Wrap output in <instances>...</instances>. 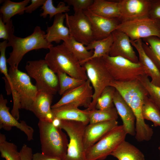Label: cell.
Masks as SVG:
<instances>
[{"instance_id": "4", "label": "cell", "mask_w": 160, "mask_h": 160, "mask_svg": "<svg viewBox=\"0 0 160 160\" xmlns=\"http://www.w3.org/2000/svg\"><path fill=\"white\" fill-rule=\"evenodd\" d=\"M8 73L13 104L20 103L21 109L29 110L39 92L36 87L28 74L18 68L10 67Z\"/></svg>"}, {"instance_id": "44", "label": "cell", "mask_w": 160, "mask_h": 160, "mask_svg": "<svg viewBox=\"0 0 160 160\" xmlns=\"http://www.w3.org/2000/svg\"><path fill=\"white\" fill-rule=\"evenodd\" d=\"M157 68L160 72V62H159V64L157 66Z\"/></svg>"}, {"instance_id": "39", "label": "cell", "mask_w": 160, "mask_h": 160, "mask_svg": "<svg viewBox=\"0 0 160 160\" xmlns=\"http://www.w3.org/2000/svg\"><path fill=\"white\" fill-rule=\"evenodd\" d=\"M148 17L160 21V0H151Z\"/></svg>"}, {"instance_id": "32", "label": "cell", "mask_w": 160, "mask_h": 160, "mask_svg": "<svg viewBox=\"0 0 160 160\" xmlns=\"http://www.w3.org/2000/svg\"><path fill=\"white\" fill-rule=\"evenodd\" d=\"M41 9L43 11L40 14V16L45 18L49 15L50 19L57 14L69 12L70 10L69 6L66 5L64 2H60L56 7H55L52 0H46L41 7Z\"/></svg>"}, {"instance_id": "26", "label": "cell", "mask_w": 160, "mask_h": 160, "mask_svg": "<svg viewBox=\"0 0 160 160\" xmlns=\"http://www.w3.org/2000/svg\"><path fill=\"white\" fill-rule=\"evenodd\" d=\"M63 43L79 61L81 65L89 59L93 54V50H87L84 45L71 36L66 42H63Z\"/></svg>"}, {"instance_id": "40", "label": "cell", "mask_w": 160, "mask_h": 160, "mask_svg": "<svg viewBox=\"0 0 160 160\" xmlns=\"http://www.w3.org/2000/svg\"><path fill=\"white\" fill-rule=\"evenodd\" d=\"M22 160H32L33 154L32 148L24 144L19 151Z\"/></svg>"}, {"instance_id": "10", "label": "cell", "mask_w": 160, "mask_h": 160, "mask_svg": "<svg viewBox=\"0 0 160 160\" xmlns=\"http://www.w3.org/2000/svg\"><path fill=\"white\" fill-rule=\"evenodd\" d=\"M135 40L155 36L160 38V21L148 17L121 22L116 29Z\"/></svg>"}, {"instance_id": "36", "label": "cell", "mask_w": 160, "mask_h": 160, "mask_svg": "<svg viewBox=\"0 0 160 160\" xmlns=\"http://www.w3.org/2000/svg\"><path fill=\"white\" fill-rule=\"evenodd\" d=\"M14 26L12 20L4 23L2 20L1 15L0 17V39L8 41L13 35Z\"/></svg>"}, {"instance_id": "27", "label": "cell", "mask_w": 160, "mask_h": 160, "mask_svg": "<svg viewBox=\"0 0 160 160\" xmlns=\"http://www.w3.org/2000/svg\"><path fill=\"white\" fill-rule=\"evenodd\" d=\"M113 42V37L111 33L106 38L99 40H95L90 43L86 46V47L88 50L93 49L94 50L92 56L87 61L95 58L103 57L109 55Z\"/></svg>"}, {"instance_id": "1", "label": "cell", "mask_w": 160, "mask_h": 160, "mask_svg": "<svg viewBox=\"0 0 160 160\" xmlns=\"http://www.w3.org/2000/svg\"><path fill=\"white\" fill-rule=\"evenodd\" d=\"M49 49L44 60L56 74L63 72L76 79L85 81L88 79L85 68L63 43Z\"/></svg>"}, {"instance_id": "43", "label": "cell", "mask_w": 160, "mask_h": 160, "mask_svg": "<svg viewBox=\"0 0 160 160\" xmlns=\"http://www.w3.org/2000/svg\"><path fill=\"white\" fill-rule=\"evenodd\" d=\"M52 123L56 127L60 128L61 124V119L56 118H53Z\"/></svg>"}, {"instance_id": "45", "label": "cell", "mask_w": 160, "mask_h": 160, "mask_svg": "<svg viewBox=\"0 0 160 160\" xmlns=\"http://www.w3.org/2000/svg\"><path fill=\"white\" fill-rule=\"evenodd\" d=\"M158 148H159V150L160 151V145L159 146Z\"/></svg>"}, {"instance_id": "41", "label": "cell", "mask_w": 160, "mask_h": 160, "mask_svg": "<svg viewBox=\"0 0 160 160\" xmlns=\"http://www.w3.org/2000/svg\"><path fill=\"white\" fill-rule=\"evenodd\" d=\"M31 1L30 4L26 7L25 11L26 13H31L39 7L42 6L46 0H31Z\"/></svg>"}, {"instance_id": "33", "label": "cell", "mask_w": 160, "mask_h": 160, "mask_svg": "<svg viewBox=\"0 0 160 160\" xmlns=\"http://www.w3.org/2000/svg\"><path fill=\"white\" fill-rule=\"evenodd\" d=\"M116 90L112 86L106 87L97 99L95 108L103 110L113 107V98Z\"/></svg>"}, {"instance_id": "34", "label": "cell", "mask_w": 160, "mask_h": 160, "mask_svg": "<svg viewBox=\"0 0 160 160\" xmlns=\"http://www.w3.org/2000/svg\"><path fill=\"white\" fill-rule=\"evenodd\" d=\"M146 74L140 77L138 80L147 91L149 98L160 110V87L153 84Z\"/></svg>"}, {"instance_id": "11", "label": "cell", "mask_w": 160, "mask_h": 160, "mask_svg": "<svg viewBox=\"0 0 160 160\" xmlns=\"http://www.w3.org/2000/svg\"><path fill=\"white\" fill-rule=\"evenodd\" d=\"M65 15L66 24L71 36L86 46L95 40L90 22L83 12Z\"/></svg>"}, {"instance_id": "16", "label": "cell", "mask_w": 160, "mask_h": 160, "mask_svg": "<svg viewBox=\"0 0 160 160\" xmlns=\"http://www.w3.org/2000/svg\"><path fill=\"white\" fill-rule=\"evenodd\" d=\"M7 100L4 99L1 94L0 95V129L10 131L12 127H15L25 134L28 141L33 140L34 131L33 128L28 125L23 120L19 122L10 113L9 108L7 106Z\"/></svg>"}, {"instance_id": "35", "label": "cell", "mask_w": 160, "mask_h": 160, "mask_svg": "<svg viewBox=\"0 0 160 160\" xmlns=\"http://www.w3.org/2000/svg\"><path fill=\"white\" fill-rule=\"evenodd\" d=\"M8 41L4 40L0 43V71L4 75L3 78L4 79L5 86L8 87L10 86L9 76L7 66V60L5 55L6 48L7 47Z\"/></svg>"}, {"instance_id": "23", "label": "cell", "mask_w": 160, "mask_h": 160, "mask_svg": "<svg viewBox=\"0 0 160 160\" xmlns=\"http://www.w3.org/2000/svg\"><path fill=\"white\" fill-rule=\"evenodd\" d=\"M88 9L95 14L108 18L119 19L120 15L119 1L94 0Z\"/></svg>"}, {"instance_id": "17", "label": "cell", "mask_w": 160, "mask_h": 160, "mask_svg": "<svg viewBox=\"0 0 160 160\" xmlns=\"http://www.w3.org/2000/svg\"><path fill=\"white\" fill-rule=\"evenodd\" d=\"M116 120L89 124L86 126L84 140L85 150L99 141L105 134L118 125Z\"/></svg>"}, {"instance_id": "20", "label": "cell", "mask_w": 160, "mask_h": 160, "mask_svg": "<svg viewBox=\"0 0 160 160\" xmlns=\"http://www.w3.org/2000/svg\"><path fill=\"white\" fill-rule=\"evenodd\" d=\"M53 95L39 91L29 111L42 121L52 122L53 116L51 104Z\"/></svg>"}, {"instance_id": "25", "label": "cell", "mask_w": 160, "mask_h": 160, "mask_svg": "<svg viewBox=\"0 0 160 160\" xmlns=\"http://www.w3.org/2000/svg\"><path fill=\"white\" fill-rule=\"evenodd\" d=\"M30 1L24 0L19 2H14L9 0L4 1L0 9L3 22L5 23L9 21L15 15L23 14Z\"/></svg>"}, {"instance_id": "12", "label": "cell", "mask_w": 160, "mask_h": 160, "mask_svg": "<svg viewBox=\"0 0 160 160\" xmlns=\"http://www.w3.org/2000/svg\"><path fill=\"white\" fill-rule=\"evenodd\" d=\"M93 94V87L88 79L82 84L66 91L58 101L51 106V108L69 103H76L88 108L92 103Z\"/></svg>"}, {"instance_id": "6", "label": "cell", "mask_w": 160, "mask_h": 160, "mask_svg": "<svg viewBox=\"0 0 160 160\" xmlns=\"http://www.w3.org/2000/svg\"><path fill=\"white\" fill-rule=\"evenodd\" d=\"M25 69L27 74L34 79L39 91L55 95L59 90L57 76L45 60L27 62Z\"/></svg>"}, {"instance_id": "15", "label": "cell", "mask_w": 160, "mask_h": 160, "mask_svg": "<svg viewBox=\"0 0 160 160\" xmlns=\"http://www.w3.org/2000/svg\"><path fill=\"white\" fill-rule=\"evenodd\" d=\"M112 34L113 42L109 55L112 57H121L134 63L139 62V59L128 36L124 33L117 30L113 31Z\"/></svg>"}, {"instance_id": "19", "label": "cell", "mask_w": 160, "mask_h": 160, "mask_svg": "<svg viewBox=\"0 0 160 160\" xmlns=\"http://www.w3.org/2000/svg\"><path fill=\"white\" fill-rule=\"evenodd\" d=\"M114 105L118 115L121 117L127 134L134 136L136 135L135 117L130 106L120 93L116 90L113 98Z\"/></svg>"}, {"instance_id": "2", "label": "cell", "mask_w": 160, "mask_h": 160, "mask_svg": "<svg viewBox=\"0 0 160 160\" xmlns=\"http://www.w3.org/2000/svg\"><path fill=\"white\" fill-rule=\"evenodd\" d=\"M45 32L39 26H36L33 33L25 37L21 38L14 34L8 41L7 46L11 47L12 50L9 53L7 62L12 68H18L24 55L33 50L49 49L53 45L45 37Z\"/></svg>"}, {"instance_id": "9", "label": "cell", "mask_w": 160, "mask_h": 160, "mask_svg": "<svg viewBox=\"0 0 160 160\" xmlns=\"http://www.w3.org/2000/svg\"><path fill=\"white\" fill-rule=\"evenodd\" d=\"M86 126L80 121L61 120L60 128L66 132L69 138L63 160H86L84 140Z\"/></svg>"}, {"instance_id": "21", "label": "cell", "mask_w": 160, "mask_h": 160, "mask_svg": "<svg viewBox=\"0 0 160 160\" xmlns=\"http://www.w3.org/2000/svg\"><path fill=\"white\" fill-rule=\"evenodd\" d=\"M130 42L138 52L139 62L143 66L145 74L151 77V82L153 84L160 87V72L145 52L142 46V39L135 40L130 39Z\"/></svg>"}, {"instance_id": "14", "label": "cell", "mask_w": 160, "mask_h": 160, "mask_svg": "<svg viewBox=\"0 0 160 160\" xmlns=\"http://www.w3.org/2000/svg\"><path fill=\"white\" fill-rule=\"evenodd\" d=\"M89 20L93 29L95 40L108 37L116 30L121 22L118 18H108L95 14L88 9L83 11Z\"/></svg>"}, {"instance_id": "30", "label": "cell", "mask_w": 160, "mask_h": 160, "mask_svg": "<svg viewBox=\"0 0 160 160\" xmlns=\"http://www.w3.org/2000/svg\"><path fill=\"white\" fill-rule=\"evenodd\" d=\"M0 152L1 157L6 160H22L17 146L7 141L5 135L0 133Z\"/></svg>"}, {"instance_id": "18", "label": "cell", "mask_w": 160, "mask_h": 160, "mask_svg": "<svg viewBox=\"0 0 160 160\" xmlns=\"http://www.w3.org/2000/svg\"><path fill=\"white\" fill-rule=\"evenodd\" d=\"M77 104L69 103L52 109L53 118L80 121L87 125L89 123V111L81 110Z\"/></svg>"}, {"instance_id": "8", "label": "cell", "mask_w": 160, "mask_h": 160, "mask_svg": "<svg viewBox=\"0 0 160 160\" xmlns=\"http://www.w3.org/2000/svg\"><path fill=\"white\" fill-rule=\"evenodd\" d=\"M127 134L123 125L116 126L86 150V160L105 159L125 140Z\"/></svg>"}, {"instance_id": "38", "label": "cell", "mask_w": 160, "mask_h": 160, "mask_svg": "<svg viewBox=\"0 0 160 160\" xmlns=\"http://www.w3.org/2000/svg\"><path fill=\"white\" fill-rule=\"evenodd\" d=\"M143 40L150 47L160 61V38L152 36L143 39Z\"/></svg>"}, {"instance_id": "28", "label": "cell", "mask_w": 160, "mask_h": 160, "mask_svg": "<svg viewBox=\"0 0 160 160\" xmlns=\"http://www.w3.org/2000/svg\"><path fill=\"white\" fill-rule=\"evenodd\" d=\"M148 96L145 97L142 106L143 118L152 121L155 127H160V110Z\"/></svg>"}, {"instance_id": "7", "label": "cell", "mask_w": 160, "mask_h": 160, "mask_svg": "<svg viewBox=\"0 0 160 160\" xmlns=\"http://www.w3.org/2000/svg\"><path fill=\"white\" fill-rule=\"evenodd\" d=\"M105 66L114 81L127 82L138 79L145 74L144 68L139 62H132L121 57L109 55L103 57Z\"/></svg>"}, {"instance_id": "31", "label": "cell", "mask_w": 160, "mask_h": 160, "mask_svg": "<svg viewBox=\"0 0 160 160\" xmlns=\"http://www.w3.org/2000/svg\"><path fill=\"white\" fill-rule=\"evenodd\" d=\"M59 83V94L63 95L66 91L83 84L86 81L72 77L66 73L57 74Z\"/></svg>"}, {"instance_id": "24", "label": "cell", "mask_w": 160, "mask_h": 160, "mask_svg": "<svg viewBox=\"0 0 160 160\" xmlns=\"http://www.w3.org/2000/svg\"><path fill=\"white\" fill-rule=\"evenodd\" d=\"M110 155L118 160H145L143 153L138 148L125 140Z\"/></svg>"}, {"instance_id": "37", "label": "cell", "mask_w": 160, "mask_h": 160, "mask_svg": "<svg viewBox=\"0 0 160 160\" xmlns=\"http://www.w3.org/2000/svg\"><path fill=\"white\" fill-rule=\"evenodd\" d=\"M93 0H65L68 6L73 7L74 13L82 12L88 9L94 2Z\"/></svg>"}, {"instance_id": "42", "label": "cell", "mask_w": 160, "mask_h": 160, "mask_svg": "<svg viewBox=\"0 0 160 160\" xmlns=\"http://www.w3.org/2000/svg\"><path fill=\"white\" fill-rule=\"evenodd\" d=\"M32 160H62L58 159L48 156L40 153L33 154Z\"/></svg>"}, {"instance_id": "22", "label": "cell", "mask_w": 160, "mask_h": 160, "mask_svg": "<svg viewBox=\"0 0 160 160\" xmlns=\"http://www.w3.org/2000/svg\"><path fill=\"white\" fill-rule=\"evenodd\" d=\"M65 14L61 13L56 15L52 25L47 28L45 37L47 41L52 43L53 42L59 44L61 41L66 42L70 37L69 31L64 22Z\"/></svg>"}, {"instance_id": "29", "label": "cell", "mask_w": 160, "mask_h": 160, "mask_svg": "<svg viewBox=\"0 0 160 160\" xmlns=\"http://www.w3.org/2000/svg\"><path fill=\"white\" fill-rule=\"evenodd\" d=\"M89 114V124L117 120L118 114L115 107H113L105 110L95 108L88 110Z\"/></svg>"}, {"instance_id": "3", "label": "cell", "mask_w": 160, "mask_h": 160, "mask_svg": "<svg viewBox=\"0 0 160 160\" xmlns=\"http://www.w3.org/2000/svg\"><path fill=\"white\" fill-rule=\"evenodd\" d=\"M42 153L63 160L67 153L68 142L66 134L52 122L39 120L38 124Z\"/></svg>"}, {"instance_id": "13", "label": "cell", "mask_w": 160, "mask_h": 160, "mask_svg": "<svg viewBox=\"0 0 160 160\" xmlns=\"http://www.w3.org/2000/svg\"><path fill=\"white\" fill-rule=\"evenodd\" d=\"M121 22L148 17L151 0L119 1Z\"/></svg>"}, {"instance_id": "5", "label": "cell", "mask_w": 160, "mask_h": 160, "mask_svg": "<svg viewBox=\"0 0 160 160\" xmlns=\"http://www.w3.org/2000/svg\"><path fill=\"white\" fill-rule=\"evenodd\" d=\"M82 65L94 89L92 103L87 109L91 110L95 108L97 100L104 89L110 86L114 80L107 70L103 57L89 60Z\"/></svg>"}]
</instances>
